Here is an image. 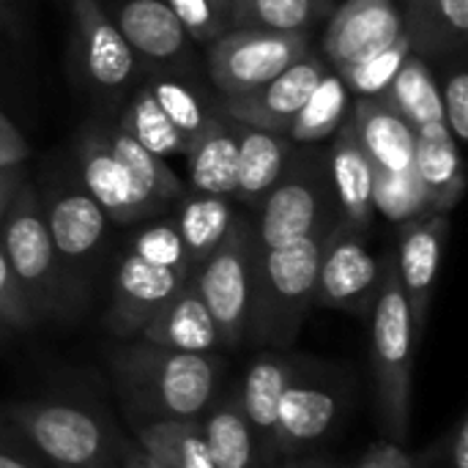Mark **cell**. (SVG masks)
I'll use <instances>...</instances> for the list:
<instances>
[{
    "instance_id": "1",
    "label": "cell",
    "mask_w": 468,
    "mask_h": 468,
    "mask_svg": "<svg viewBox=\"0 0 468 468\" xmlns=\"http://www.w3.org/2000/svg\"><path fill=\"white\" fill-rule=\"evenodd\" d=\"M118 389L132 411L151 420H189L211 406L222 359L214 354H186L145 340L112 354Z\"/></svg>"
},
{
    "instance_id": "2",
    "label": "cell",
    "mask_w": 468,
    "mask_h": 468,
    "mask_svg": "<svg viewBox=\"0 0 468 468\" xmlns=\"http://www.w3.org/2000/svg\"><path fill=\"white\" fill-rule=\"evenodd\" d=\"M373 384L381 425L389 439L406 441L411 425L414 354L422 343L414 332L411 310L400 288L395 258L381 261V285L373 302Z\"/></svg>"
},
{
    "instance_id": "3",
    "label": "cell",
    "mask_w": 468,
    "mask_h": 468,
    "mask_svg": "<svg viewBox=\"0 0 468 468\" xmlns=\"http://www.w3.org/2000/svg\"><path fill=\"white\" fill-rule=\"evenodd\" d=\"M329 230L258 252L252 310L247 324V332L258 343L285 348L296 337L304 315L315 304L321 252Z\"/></svg>"
},
{
    "instance_id": "4",
    "label": "cell",
    "mask_w": 468,
    "mask_h": 468,
    "mask_svg": "<svg viewBox=\"0 0 468 468\" xmlns=\"http://www.w3.org/2000/svg\"><path fill=\"white\" fill-rule=\"evenodd\" d=\"M258 252L255 225L236 214L228 236L192 274V282L217 326L219 346L236 348L247 337Z\"/></svg>"
},
{
    "instance_id": "5",
    "label": "cell",
    "mask_w": 468,
    "mask_h": 468,
    "mask_svg": "<svg viewBox=\"0 0 468 468\" xmlns=\"http://www.w3.org/2000/svg\"><path fill=\"white\" fill-rule=\"evenodd\" d=\"M0 247L33 310L38 315L55 310L60 293V261L52 247L44 208L27 184L16 189L0 219Z\"/></svg>"
},
{
    "instance_id": "6",
    "label": "cell",
    "mask_w": 468,
    "mask_h": 468,
    "mask_svg": "<svg viewBox=\"0 0 468 468\" xmlns=\"http://www.w3.org/2000/svg\"><path fill=\"white\" fill-rule=\"evenodd\" d=\"M310 49V33L230 27L211 41L208 74L225 99H236L263 88Z\"/></svg>"
},
{
    "instance_id": "7",
    "label": "cell",
    "mask_w": 468,
    "mask_h": 468,
    "mask_svg": "<svg viewBox=\"0 0 468 468\" xmlns=\"http://www.w3.org/2000/svg\"><path fill=\"white\" fill-rule=\"evenodd\" d=\"M14 425L55 468H121L104 425L69 403H19Z\"/></svg>"
},
{
    "instance_id": "8",
    "label": "cell",
    "mask_w": 468,
    "mask_h": 468,
    "mask_svg": "<svg viewBox=\"0 0 468 468\" xmlns=\"http://www.w3.org/2000/svg\"><path fill=\"white\" fill-rule=\"evenodd\" d=\"M337 222H329V184L318 167H285L277 186L263 197L261 217L255 222L258 250H274L293 244L304 236L324 233Z\"/></svg>"
},
{
    "instance_id": "9",
    "label": "cell",
    "mask_w": 468,
    "mask_h": 468,
    "mask_svg": "<svg viewBox=\"0 0 468 468\" xmlns=\"http://www.w3.org/2000/svg\"><path fill=\"white\" fill-rule=\"evenodd\" d=\"M381 285V263L367 250L359 230L343 219L326 233L315 302L351 315H370Z\"/></svg>"
},
{
    "instance_id": "10",
    "label": "cell",
    "mask_w": 468,
    "mask_h": 468,
    "mask_svg": "<svg viewBox=\"0 0 468 468\" xmlns=\"http://www.w3.org/2000/svg\"><path fill=\"white\" fill-rule=\"evenodd\" d=\"M189 282V274L154 266L126 252L112 274L107 324L118 337H137L140 329Z\"/></svg>"
},
{
    "instance_id": "11",
    "label": "cell",
    "mask_w": 468,
    "mask_h": 468,
    "mask_svg": "<svg viewBox=\"0 0 468 468\" xmlns=\"http://www.w3.org/2000/svg\"><path fill=\"white\" fill-rule=\"evenodd\" d=\"M326 69H329L326 60L310 49L296 63H291L282 74H277L271 82L258 88L255 93L225 99L222 110L230 121L285 134L296 112L307 104V99L318 88Z\"/></svg>"
},
{
    "instance_id": "12",
    "label": "cell",
    "mask_w": 468,
    "mask_h": 468,
    "mask_svg": "<svg viewBox=\"0 0 468 468\" xmlns=\"http://www.w3.org/2000/svg\"><path fill=\"white\" fill-rule=\"evenodd\" d=\"M324 60L337 71L406 33L403 11L395 0H346L326 19Z\"/></svg>"
},
{
    "instance_id": "13",
    "label": "cell",
    "mask_w": 468,
    "mask_h": 468,
    "mask_svg": "<svg viewBox=\"0 0 468 468\" xmlns=\"http://www.w3.org/2000/svg\"><path fill=\"white\" fill-rule=\"evenodd\" d=\"M450 222L444 214H428L420 219H411L403 225L400 241H398V255H395V269L400 277V288L406 293L414 332L422 340L425 326H428V310L447 244Z\"/></svg>"
},
{
    "instance_id": "14",
    "label": "cell",
    "mask_w": 468,
    "mask_h": 468,
    "mask_svg": "<svg viewBox=\"0 0 468 468\" xmlns=\"http://www.w3.org/2000/svg\"><path fill=\"white\" fill-rule=\"evenodd\" d=\"M80 170H82L85 192L101 206L107 219L118 225H129L159 206L134 184L129 170L110 148V140L101 134H88L82 140Z\"/></svg>"
},
{
    "instance_id": "15",
    "label": "cell",
    "mask_w": 468,
    "mask_h": 468,
    "mask_svg": "<svg viewBox=\"0 0 468 468\" xmlns=\"http://www.w3.org/2000/svg\"><path fill=\"white\" fill-rule=\"evenodd\" d=\"M82 69L96 88L118 90L134 71V52L99 0H71Z\"/></svg>"
},
{
    "instance_id": "16",
    "label": "cell",
    "mask_w": 468,
    "mask_h": 468,
    "mask_svg": "<svg viewBox=\"0 0 468 468\" xmlns=\"http://www.w3.org/2000/svg\"><path fill=\"white\" fill-rule=\"evenodd\" d=\"M346 121L373 167L389 173L414 167L417 129L384 96H359Z\"/></svg>"
},
{
    "instance_id": "17",
    "label": "cell",
    "mask_w": 468,
    "mask_h": 468,
    "mask_svg": "<svg viewBox=\"0 0 468 468\" xmlns=\"http://www.w3.org/2000/svg\"><path fill=\"white\" fill-rule=\"evenodd\" d=\"M137 340H145L151 346L186 351V354H214L219 346L217 326L211 321V313L197 293L192 277L189 282L140 329Z\"/></svg>"
},
{
    "instance_id": "18",
    "label": "cell",
    "mask_w": 468,
    "mask_h": 468,
    "mask_svg": "<svg viewBox=\"0 0 468 468\" xmlns=\"http://www.w3.org/2000/svg\"><path fill=\"white\" fill-rule=\"evenodd\" d=\"M340 411V398L329 387L302 384L299 376L282 392L274 422V447L280 452H293L321 441Z\"/></svg>"
},
{
    "instance_id": "19",
    "label": "cell",
    "mask_w": 468,
    "mask_h": 468,
    "mask_svg": "<svg viewBox=\"0 0 468 468\" xmlns=\"http://www.w3.org/2000/svg\"><path fill=\"white\" fill-rule=\"evenodd\" d=\"M44 217L60 269L90 258L99 250L110 222L101 206L88 192L80 189H69L58 195L44 211Z\"/></svg>"
},
{
    "instance_id": "20",
    "label": "cell",
    "mask_w": 468,
    "mask_h": 468,
    "mask_svg": "<svg viewBox=\"0 0 468 468\" xmlns=\"http://www.w3.org/2000/svg\"><path fill=\"white\" fill-rule=\"evenodd\" d=\"M337 140L329 151V181L343 211V222L365 233L373 222V162L359 145L351 123L337 129Z\"/></svg>"
},
{
    "instance_id": "21",
    "label": "cell",
    "mask_w": 468,
    "mask_h": 468,
    "mask_svg": "<svg viewBox=\"0 0 468 468\" xmlns=\"http://www.w3.org/2000/svg\"><path fill=\"white\" fill-rule=\"evenodd\" d=\"M414 170L431 197L433 214H447L458 206L466 189L461 145L450 134L447 123H433L417 129Z\"/></svg>"
},
{
    "instance_id": "22",
    "label": "cell",
    "mask_w": 468,
    "mask_h": 468,
    "mask_svg": "<svg viewBox=\"0 0 468 468\" xmlns=\"http://www.w3.org/2000/svg\"><path fill=\"white\" fill-rule=\"evenodd\" d=\"M189 181L200 195L233 197L239 167V134L236 121L208 115L197 137L186 148Z\"/></svg>"
},
{
    "instance_id": "23",
    "label": "cell",
    "mask_w": 468,
    "mask_h": 468,
    "mask_svg": "<svg viewBox=\"0 0 468 468\" xmlns=\"http://www.w3.org/2000/svg\"><path fill=\"white\" fill-rule=\"evenodd\" d=\"M239 134V167L233 197L244 206H261L263 197L277 186L288 167L291 145L282 134L247 126L236 121Z\"/></svg>"
},
{
    "instance_id": "24",
    "label": "cell",
    "mask_w": 468,
    "mask_h": 468,
    "mask_svg": "<svg viewBox=\"0 0 468 468\" xmlns=\"http://www.w3.org/2000/svg\"><path fill=\"white\" fill-rule=\"evenodd\" d=\"M112 22L132 52L151 60L176 58L186 47V30L165 0H126Z\"/></svg>"
},
{
    "instance_id": "25",
    "label": "cell",
    "mask_w": 468,
    "mask_h": 468,
    "mask_svg": "<svg viewBox=\"0 0 468 468\" xmlns=\"http://www.w3.org/2000/svg\"><path fill=\"white\" fill-rule=\"evenodd\" d=\"M296 365L293 359L266 354L255 359V365L244 373L241 389L236 395L241 414L247 417L255 436H261L266 444L274 441V422H277V406L282 392L293 384Z\"/></svg>"
},
{
    "instance_id": "26",
    "label": "cell",
    "mask_w": 468,
    "mask_h": 468,
    "mask_svg": "<svg viewBox=\"0 0 468 468\" xmlns=\"http://www.w3.org/2000/svg\"><path fill=\"white\" fill-rule=\"evenodd\" d=\"M233 219H236L233 203H230V197H222V195L195 192L192 197H186L181 203L173 225L186 247V255H189V263L195 271L206 263V258L228 236Z\"/></svg>"
},
{
    "instance_id": "27",
    "label": "cell",
    "mask_w": 468,
    "mask_h": 468,
    "mask_svg": "<svg viewBox=\"0 0 468 468\" xmlns=\"http://www.w3.org/2000/svg\"><path fill=\"white\" fill-rule=\"evenodd\" d=\"M137 444L159 468H214L203 422L189 420H151L137 428Z\"/></svg>"
},
{
    "instance_id": "28",
    "label": "cell",
    "mask_w": 468,
    "mask_h": 468,
    "mask_svg": "<svg viewBox=\"0 0 468 468\" xmlns=\"http://www.w3.org/2000/svg\"><path fill=\"white\" fill-rule=\"evenodd\" d=\"M403 27L411 49L444 52L468 33V0H406Z\"/></svg>"
},
{
    "instance_id": "29",
    "label": "cell",
    "mask_w": 468,
    "mask_h": 468,
    "mask_svg": "<svg viewBox=\"0 0 468 468\" xmlns=\"http://www.w3.org/2000/svg\"><path fill=\"white\" fill-rule=\"evenodd\" d=\"M335 14V0H233L230 27L310 33Z\"/></svg>"
},
{
    "instance_id": "30",
    "label": "cell",
    "mask_w": 468,
    "mask_h": 468,
    "mask_svg": "<svg viewBox=\"0 0 468 468\" xmlns=\"http://www.w3.org/2000/svg\"><path fill=\"white\" fill-rule=\"evenodd\" d=\"M206 447L214 468H258V444L236 395L211 409L203 422Z\"/></svg>"
},
{
    "instance_id": "31",
    "label": "cell",
    "mask_w": 468,
    "mask_h": 468,
    "mask_svg": "<svg viewBox=\"0 0 468 468\" xmlns=\"http://www.w3.org/2000/svg\"><path fill=\"white\" fill-rule=\"evenodd\" d=\"M384 99L414 126H433L444 123V107H441V90L439 82L433 80L428 63L417 58L414 52L406 58L389 88L384 90Z\"/></svg>"
},
{
    "instance_id": "32",
    "label": "cell",
    "mask_w": 468,
    "mask_h": 468,
    "mask_svg": "<svg viewBox=\"0 0 468 468\" xmlns=\"http://www.w3.org/2000/svg\"><path fill=\"white\" fill-rule=\"evenodd\" d=\"M348 110H351L348 88H346L343 77L329 66L326 74L321 77L318 88L307 99V104L296 112V118L285 129V134L293 137L296 143H318V140L335 134L346 123Z\"/></svg>"
},
{
    "instance_id": "33",
    "label": "cell",
    "mask_w": 468,
    "mask_h": 468,
    "mask_svg": "<svg viewBox=\"0 0 468 468\" xmlns=\"http://www.w3.org/2000/svg\"><path fill=\"white\" fill-rule=\"evenodd\" d=\"M373 211H378L392 225H406L433 214L431 197L414 167L400 173L373 167Z\"/></svg>"
},
{
    "instance_id": "34",
    "label": "cell",
    "mask_w": 468,
    "mask_h": 468,
    "mask_svg": "<svg viewBox=\"0 0 468 468\" xmlns=\"http://www.w3.org/2000/svg\"><path fill=\"white\" fill-rule=\"evenodd\" d=\"M121 129L140 143L145 151H151L159 159L176 156V154H186L189 143L178 134V129L167 121V115L162 112V107L156 104V99L151 96L148 88H140L123 115Z\"/></svg>"
},
{
    "instance_id": "35",
    "label": "cell",
    "mask_w": 468,
    "mask_h": 468,
    "mask_svg": "<svg viewBox=\"0 0 468 468\" xmlns=\"http://www.w3.org/2000/svg\"><path fill=\"white\" fill-rule=\"evenodd\" d=\"M110 148L115 151V156L121 159V165L129 170V176L134 178V184L154 200V203H165V200H176L181 197L184 186L176 178V173L165 165V159L154 156L151 151H145L140 143H134L123 129H115L107 134Z\"/></svg>"
},
{
    "instance_id": "36",
    "label": "cell",
    "mask_w": 468,
    "mask_h": 468,
    "mask_svg": "<svg viewBox=\"0 0 468 468\" xmlns=\"http://www.w3.org/2000/svg\"><path fill=\"white\" fill-rule=\"evenodd\" d=\"M411 41L403 33L400 38H395L389 47L376 49L343 69H337V74L343 77L348 93L359 96H384V90L389 88V82L395 80V74L400 71V66L406 63V58L411 55Z\"/></svg>"
},
{
    "instance_id": "37",
    "label": "cell",
    "mask_w": 468,
    "mask_h": 468,
    "mask_svg": "<svg viewBox=\"0 0 468 468\" xmlns=\"http://www.w3.org/2000/svg\"><path fill=\"white\" fill-rule=\"evenodd\" d=\"M148 90L156 99V104L162 107V112L167 115V121L178 129V134L186 143H192L208 118L200 96L189 85L176 82V80H154L148 85Z\"/></svg>"
},
{
    "instance_id": "38",
    "label": "cell",
    "mask_w": 468,
    "mask_h": 468,
    "mask_svg": "<svg viewBox=\"0 0 468 468\" xmlns=\"http://www.w3.org/2000/svg\"><path fill=\"white\" fill-rule=\"evenodd\" d=\"M129 252H134L137 258H143L154 266L176 269V271H184L189 277L195 274L189 255H186V247H184L173 222H156V225H148L145 230H140L132 239Z\"/></svg>"
},
{
    "instance_id": "39",
    "label": "cell",
    "mask_w": 468,
    "mask_h": 468,
    "mask_svg": "<svg viewBox=\"0 0 468 468\" xmlns=\"http://www.w3.org/2000/svg\"><path fill=\"white\" fill-rule=\"evenodd\" d=\"M165 3L173 8L186 36H192L200 44H211L225 30H230V22L217 5V0H165Z\"/></svg>"
},
{
    "instance_id": "40",
    "label": "cell",
    "mask_w": 468,
    "mask_h": 468,
    "mask_svg": "<svg viewBox=\"0 0 468 468\" xmlns=\"http://www.w3.org/2000/svg\"><path fill=\"white\" fill-rule=\"evenodd\" d=\"M0 321H5L14 329H27L38 321V313L33 310L25 291L19 288L14 271L5 261L3 247H0Z\"/></svg>"
},
{
    "instance_id": "41",
    "label": "cell",
    "mask_w": 468,
    "mask_h": 468,
    "mask_svg": "<svg viewBox=\"0 0 468 468\" xmlns=\"http://www.w3.org/2000/svg\"><path fill=\"white\" fill-rule=\"evenodd\" d=\"M439 90H441L444 123L455 137V143L461 145L468 140V74L463 69H455L447 77V82L439 85Z\"/></svg>"
},
{
    "instance_id": "42",
    "label": "cell",
    "mask_w": 468,
    "mask_h": 468,
    "mask_svg": "<svg viewBox=\"0 0 468 468\" xmlns=\"http://www.w3.org/2000/svg\"><path fill=\"white\" fill-rule=\"evenodd\" d=\"M30 154L25 137L19 134V129L0 112V170L3 167H16L19 162H25Z\"/></svg>"
},
{
    "instance_id": "43",
    "label": "cell",
    "mask_w": 468,
    "mask_h": 468,
    "mask_svg": "<svg viewBox=\"0 0 468 468\" xmlns=\"http://www.w3.org/2000/svg\"><path fill=\"white\" fill-rule=\"evenodd\" d=\"M359 468H417L414 461L403 452L400 444H378L367 452Z\"/></svg>"
},
{
    "instance_id": "44",
    "label": "cell",
    "mask_w": 468,
    "mask_h": 468,
    "mask_svg": "<svg viewBox=\"0 0 468 468\" xmlns=\"http://www.w3.org/2000/svg\"><path fill=\"white\" fill-rule=\"evenodd\" d=\"M22 184H25V178H22L19 165H16V167H3V170H0V219H3L8 203L14 200V195H16V189H19Z\"/></svg>"
},
{
    "instance_id": "45",
    "label": "cell",
    "mask_w": 468,
    "mask_h": 468,
    "mask_svg": "<svg viewBox=\"0 0 468 468\" xmlns=\"http://www.w3.org/2000/svg\"><path fill=\"white\" fill-rule=\"evenodd\" d=\"M452 466L468 468V420L461 417V422L455 425V436H452Z\"/></svg>"
},
{
    "instance_id": "46",
    "label": "cell",
    "mask_w": 468,
    "mask_h": 468,
    "mask_svg": "<svg viewBox=\"0 0 468 468\" xmlns=\"http://www.w3.org/2000/svg\"><path fill=\"white\" fill-rule=\"evenodd\" d=\"M121 468H159L156 461L140 447V444H121Z\"/></svg>"
},
{
    "instance_id": "47",
    "label": "cell",
    "mask_w": 468,
    "mask_h": 468,
    "mask_svg": "<svg viewBox=\"0 0 468 468\" xmlns=\"http://www.w3.org/2000/svg\"><path fill=\"white\" fill-rule=\"evenodd\" d=\"M0 468H36V466H30V463H25L22 458H16V455H11V452H3V450H0Z\"/></svg>"
},
{
    "instance_id": "48",
    "label": "cell",
    "mask_w": 468,
    "mask_h": 468,
    "mask_svg": "<svg viewBox=\"0 0 468 468\" xmlns=\"http://www.w3.org/2000/svg\"><path fill=\"white\" fill-rule=\"evenodd\" d=\"M285 468H329L326 463H318V461H296V463H291V466Z\"/></svg>"
},
{
    "instance_id": "49",
    "label": "cell",
    "mask_w": 468,
    "mask_h": 468,
    "mask_svg": "<svg viewBox=\"0 0 468 468\" xmlns=\"http://www.w3.org/2000/svg\"><path fill=\"white\" fill-rule=\"evenodd\" d=\"M217 5L222 8V14H225L228 22H230V5H233V0H217Z\"/></svg>"
}]
</instances>
